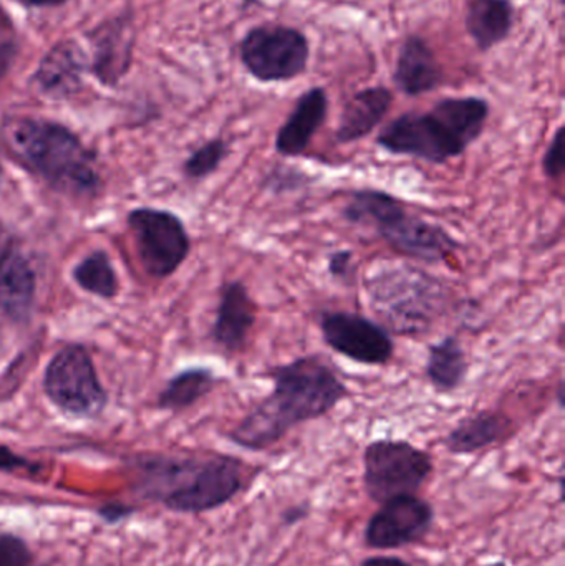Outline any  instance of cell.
Here are the masks:
<instances>
[{
	"label": "cell",
	"mask_w": 565,
	"mask_h": 566,
	"mask_svg": "<svg viewBox=\"0 0 565 566\" xmlns=\"http://www.w3.org/2000/svg\"><path fill=\"white\" fill-rule=\"evenodd\" d=\"M20 471H39V465L33 464L30 459L17 454V452H13L12 449L7 448V446H0V472L13 474V472Z\"/></svg>",
	"instance_id": "f546056e"
},
{
	"label": "cell",
	"mask_w": 565,
	"mask_h": 566,
	"mask_svg": "<svg viewBox=\"0 0 565 566\" xmlns=\"http://www.w3.org/2000/svg\"><path fill=\"white\" fill-rule=\"evenodd\" d=\"M318 328L332 352L358 365L388 366L394 359L391 333L362 313L345 310L324 312L318 318Z\"/></svg>",
	"instance_id": "8fae6325"
},
{
	"label": "cell",
	"mask_w": 565,
	"mask_h": 566,
	"mask_svg": "<svg viewBox=\"0 0 565 566\" xmlns=\"http://www.w3.org/2000/svg\"><path fill=\"white\" fill-rule=\"evenodd\" d=\"M219 379L211 368L191 366L176 373L156 398V408L161 411L181 412L198 405L215 391Z\"/></svg>",
	"instance_id": "603a6c76"
},
{
	"label": "cell",
	"mask_w": 565,
	"mask_h": 566,
	"mask_svg": "<svg viewBox=\"0 0 565 566\" xmlns=\"http://www.w3.org/2000/svg\"><path fill=\"white\" fill-rule=\"evenodd\" d=\"M365 494L380 505L397 495L420 494L435 472L430 452L407 439L381 438L365 446L362 454Z\"/></svg>",
	"instance_id": "52a82bcc"
},
{
	"label": "cell",
	"mask_w": 565,
	"mask_h": 566,
	"mask_svg": "<svg viewBox=\"0 0 565 566\" xmlns=\"http://www.w3.org/2000/svg\"><path fill=\"white\" fill-rule=\"evenodd\" d=\"M272 391L255 402L226 438L249 452L274 448L292 429L331 415L350 389L322 355L297 356L265 373Z\"/></svg>",
	"instance_id": "6da1fadb"
},
{
	"label": "cell",
	"mask_w": 565,
	"mask_h": 566,
	"mask_svg": "<svg viewBox=\"0 0 565 566\" xmlns=\"http://www.w3.org/2000/svg\"><path fill=\"white\" fill-rule=\"evenodd\" d=\"M331 98L324 86H311L297 99L275 133L274 149L282 158H301L327 122Z\"/></svg>",
	"instance_id": "2e32d148"
},
{
	"label": "cell",
	"mask_w": 565,
	"mask_h": 566,
	"mask_svg": "<svg viewBox=\"0 0 565 566\" xmlns=\"http://www.w3.org/2000/svg\"><path fill=\"white\" fill-rule=\"evenodd\" d=\"M327 272L334 281L350 285L355 281V255L348 249H337L327 258Z\"/></svg>",
	"instance_id": "f1b7e54d"
},
{
	"label": "cell",
	"mask_w": 565,
	"mask_h": 566,
	"mask_svg": "<svg viewBox=\"0 0 565 566\" xmlns=\"http://www.w3.org/2000/svg\"><path fill=\"white\" fill-rule=\"evenodd\" d=\"M258 475L229 454L146 455L136 462V491L166 511L201 515L234 501Z\"/></svg>",
	"instance_id": "7a4b0ae2"
},
{
	"label": "cell",
	"mask_w": 565,
	"mask_h": 566,
	"mask_svg": "<svg viewBox=\"0 0 565 566\" xmlns=\"http://www.w3.org/2000/svg\"><path fill=\"white\" fill-rule=\"evenodd\" d=\"M314 182V178L294 166L275 165L265 172L262 179V189L274 196H284L289 192L302 191Z\"/></svg>",
	"instance_id": "484cf974"
},
{
	"label": "cell",
	"mask_w": 565,
	"mask_h": 566,
	"mask_svg": "<svg viewBox=\"0 0 565 566\" xmlns=\"http://www.w3.org/2000/svg\"><path fill=\"white\" fill-rule=\"evenodd\" d=\"M36 298V274L15 244L0 251V313L17 323L29 322Z\"/></svg>",
	"instance_id": "ac0fdd59"
},
{
	"label": "cell",
	"mask_w": 565,
	"mask_h": 566,
	"mask_svg": "<svg viewBox=\"0 0 565 566\" xmlns=\"http://www.w3.org/2000/svg\"><path fill=\"white\" fill-rule=\"evenodd\" d=\"M435 507L420 494L397 495L378 505L364 531L370 551H398L421 544L433 531Z\"/></svg>",
	"instance_id": "7c38bea8"
},
{
	"label": "cell",
	"mask_w": 565,
	"mask_h": 566,
	"mask_svg": "<svg viewBox=\"0 0 565 566\" xmlns=\"http://www.w3.org/2000/svg\"><path fill=\"white\" fill-rule=\"evenodd\" d=\"M368 303L388 332L420 336L447 312L444 282L411 265L380 269L365 281Z\"/></svg>",
	"instance_id": "8992f818"
},
{
	"label": "cell",
	"mask_w": 565,
	"mask_h": 566,
	"mask_svg": "<svg viewBox=\"0 0 565 566\" xmlns=\"http://www.w3.org/2000/svg\"><path fill=\"white\" fill-rule=\"evenodd\" d=\"M17 53H19V49H17L15 43L10 42V40L9 42L0 43V82L6 78L7 73L12 69Z\"/></svg>",
	"instance_id": "d6a6232c"
},
{
	"label": "cell",
	"mask_w": 565,
	"mask_h": 566,
	"mask_svg": "<svg viewBox=\"0 0 565 566\" xmlns=\"http://www.w3.org/2000/svg\"><path fill=\"white\" fill-rule=\"evenodd\" d=\"M425 375L435 391L453 395L470 375V359L458 336L448 335L428 346Z\"/></svg>",
	"instance_id": "7402d4cb"
},
{
	"label": "cell",
	"mask_w": 565,
	"mask_h": 566,
	"mask_svg": "<svg viewBox=\"0 0 565 566\" xmlns=\"http://www.w3.org/2000/svg\"><path fill=\"white\" fill-rule=\"evenodd\" d=\"M342 218L355 228L370 229L395 252L423 264H444L461 248L447 229L414 214L407 202L384 189H354Z\"/></svg>",
	"instance_id": "5b68a950"
},
{
	"label": "cell",
	"mask_w": 565,
	"mask_h": 566,
	"mask_svg": "<svg viewBox=\"0 0 565 566\" xmlns=\"http://www.w3.org/2000/svg\"><path fill=\"white\" fill-rule=\"evenodd\" d=\"M0 185H2V166H0Z\"/></svg>",
	"instance_id": "8d00e7d4"
},
{
	"label": "cell",
	"mask_w": 565,
	"mask_h": 566,
	"mask_svg": "<svg viewBox=\"0 0 565 566\" xmlns=\"http://www.w3.org/2000/svg\"><path fill=\"white\" fill-rule=\"evenodd\" d=\"M72 279L83 292L102 300H113L119 293V279L108 252H90L72 269Z\"/></svg>",
	"instance_id": "cb8c5ba5"
},
{
	"label": "cell",
	"mask_w": 565,
	"mask_h": 566,
	"mask_svg": "<svg viewBox=\"0 0 565 566\" xmlns=\"http://www.w3.org/2000/svg\"><path fill=\"white\" fill-rule=\"evenodd\" d=\"M86 73H90V59L85 50L75 40H60L40 60L32 86L40 95L62 102L80 93Z\"/></svg>",
	"instance_id": "9a60e30c"
},
{
	"label": "cell",
	"mask_w": 565,
	"mask_h": 566,
	"mask_svg": "<svg viewBox=\"0 0 565 566\" xmlns=\"http://www.w3.org/2000/svg\"><path fill=\"white\" fill-rule=\"evenodd\" d=\"M86 36L92 46L90 73L103 86L115 88L132 69L136 42L132 12L103 20Z\"/></svg>",
	"instance_id": "4fadbf2b"
},
{
	"label": "cell",
	"mask_w": 565,
	"mask_h": 566,
	"mask_svg": "<svg viewBox=\"0 0 565 566\" xmlns=\"http://www.w3.org/2000/svg\"><path fill=\"white\" fill-rule=\"evenodd\" d=\"M516 23L513 0H467L464 29L481 53L510 39Z\"/></svg>",
	"instance_id": "44dd1931"
},
{
	"label": "cell",
	"mask_w": 565,
	"mask_h": 566,
	"mask_svg": "<svg viewBox=\"0 0 565 566\" xmlns=\"http://www.w3.org/2000/svg\"><path fill=\"white\" fill-rule=\"evenodd\" d=\"M258 323V303L242 281H228L219 290L218 306L209 338L228 356L244 352Z\"/></svg>",
	"instance_id": "5bb4252c"
},
{
	"label": "cell",
	"mask_w": 565,
	"mask_h": 566,
	"mask_svg": "<svg viewBox=\"0 0 565 566\" xmlns=\"http://www.w3.org/2000/svg\"><path fill=\"white\" fill-rule=\"evenodd\" d=\"M490 115V102L483 96H447L427 112H407L391 119L378 133L377 146L388 155L447 165L483 136Z\"/></svg>",
	"instance_id": "277c9868"
},
{
	"label": "cell",
	"mask_w": 565,
	"mask_h": 566,
	"mask_svg": "<svg viewBox=\"0 0 565 566\" xmlns=\"http://www.w3.org/2000/svg\"><path fill=\"white\" fill-rule=\"evenodd\" d=\"M391 82L401 95L418 98L437 92L444 83V70L425 36H405L395 60Z\"/></svg>",
	"instance_id": "e0dca14e"
},
{
	"label": "cell",
	"mask_w": 565,
	"mask_h": 566,
	"mask_svg": "<svg viewBox=\"0 0 565 566\" xmlns=\"http://www.w3.org/2000/svg\"><path fill=\"white\" fill-rule=\"evenodd\" d=\"M394 92L385 85L358 90L345 102L335 128L337 145H354L370 136L384 123L394 105Z\"/></svg>",
	"instance_id": "d6986e66"
},
{
	"label": "cell",
	"mask_w": 565,
	"mask_h": 566,
	"mask_svg": "<svg viewBox=\"0 0 565 566\" xmlns=\"http://www.w3.org/2000/svg\"><path fill=\"white\" fill-rule=\"evenodd\" d=\"M311 504L308 502H301V504L291 505V507L282 511L281 522L284 527H292L297 525L299 522L305 521L311 515Z\"/></svg>",
	"instance_id": "1f68e13d"
},
{
	"label": "cell",
	"mask_w": 565,
	"mask_h": 566,
	"mask_svg": "<svg viewBox=\"0 0 565 566\" xmlns=\"http://www.w3.org/2000/svg\"><path fill=\"white\" fill-rule=\"evenodd\" d=\"M483 566H508V564L504 560H496V562H491V564H486Z\"/></svg>",
	"instance_id": "d590c367"
},
{
	"label": "cell",
	"mask_w": 565,
	"mask_h": 566,
	"mask_svg": "<svg viewBox=\"0 0 565 566\" xmlns=\"http://www.w3.org/2000/svg\"><path fill=\"white\" fill-rule=\"evenodd\" d=\"M239 59L259 83L292 82L307 72L311 40L297 27L258 23L239 42Z\"/></svg>",
	"instance_id": "9c48e42d"
},
{
	"label": "cell",
	"mask_w": 565,
	"mask_h": 566,
	"mask_svg": "<svg viewBox=\"0 0 565 566\" xmlns=\"http://www.w3.org/2000/svg\"><path fill=\"white\" fill-rule=\"evenodd\" d=\"M139 264L153 279L171 277L191 254V238L182 219L168 209L136 208L126 216Z\"/></svg>",
	"instance_id": "30bf717a"
},
{
	"label": "cell",
	"mask_w": 565,
	"mask_h": 566,
	"mask_svg": "<svg viewBox=\"0 0 565 566\" xmlns=\"http://www.w3.org/2000/svg\"><path fill=\"white\" fill-rule=\"evenodd\" d=\"M0 135L9 155L66 198L92 199L102 188L96 155L69 126L35 116L3 118Z\"/></svg>",
	"instance_id": "3957f363"
},
{
	"label": "cell",
	"mask_w": 565,
	"mask_h": 566,
	"mask_svg": "<svg viewBox=\"0 0 565 566\" xmlns=\"http://www.w3.org/2000/svg\"><path fill=\"white\" fill-rule=\"evenodd\" d=\"M231 155V145L222 136L208 139L182 163V175L189 181H202L215 175Z\"/></svg>",
	"instance_id": "d4e9b609"
},
{
	"label": "cell",
	"mask_w": 565,
	"mask_h": 566,
	"mask_svg": "<svg viewBox=\"0 0 565 566\" xmlns=\"http://www.w3.org/2000/svg\"><path fill=\"white\" fill-rule=\"evenodd\" d=\"M43 395L72 418L92 419L108 405V392L86 346L70 343L53 353L43 369Z\"/></svg>",
	"instance_id": "ba28073f"
},
{
	"label": "cell",
	"mask_w": 565,
	"mask_h": 566,
	"mask_svg": "<svg viewBox=\"0 0 565 566\" xmlns=\"http://www.w3.org/2000/svg\"><path fill=\"white\" fill-rule=\"evenodd\" d=\"M564 133L565 126H557L550 145H547L546 151H544L543 161H541L544 176H546L550 181L554 182H561L564 178Z\"/></svg>",
	"instance_id": "4316f807"
},
{
	"label": "cell",
	"mask_w": 565,
	"mask_h": 566,
	"mask_svg": "<svg viewBox=\"0 0 565 566\" xmlns=\"http://www.w3.org/2000/svg\"><path fill=\"white\" fill-rule=\"evenodd\" d=\"M360 566H415L405 558L394 557V555H374L362 560Z\"/></svg>",
	"instance_id": "836d02e7"
},
{
	"label": "cell",
	"mask_w": 565,
	"mask_h": 566,
	"mask_svg": "<svg viewBox=\"0 0 565 566\" xmlns=\"http://www.w3.org/2000/svg\"><path fill=\"white\" fill-rule=\"evenodd\" d=\"M23 6L33 7V9H49V7H60L69 0H20Z\"/></svg>",
	"instance_id": "e575fe53"
},
{
	"label": "cell",
	"mask_w": 565,
	"mask_h": 566,
	"mask_svg": "<svg viewBox=\"0 0 565 566\" xmlns=\"http://www.w3.org/2000/svg\"><path fill=\"white\" fill-rule=\"evenodd\" d=\"M513 434V419L496 409H481L464 416L443 439L451 455H471L506 441Z\"/></svg>",
	"instance_id": "ffe728a7"
},
{
	"label": "cell",
	"mask_w": 565,
	"mask_h": 566,
	"mask_svg": "<svg viewBox=\"0 0 565 566\" xmlns=\"http://www.w3.org/2000/svg\"><path fill=\"white\" fill-rule=\"evenodd\" d=\"M0 566H33L29 544L19 535L0 534Z\"/></svg>",
	"instance_id": "83f0119b"
},
{
	"label": "cell",
	"mask_w": 565,
	"mask_h": 566,
	"mask_svg": "<svg viewBox=\"0 0 565 566\" xmlns=\"http://www.w3.org/2000/svg\"><path fill=\"white\" fill-rule=\"evenodd\" d=\"M96 514L105 524L116 525L125 518L132 517L135 514V509L132 505L119 504V502H108V504L100 507Z\"/></svg>",
	"instance_id": "4dcf8cb0"
}]
</instances>
